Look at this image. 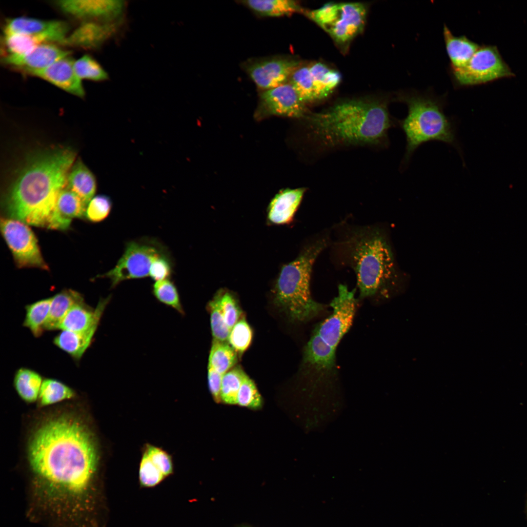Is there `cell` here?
I'll return each instance as SVG.
<instances>
[{
    "mask_svg": "<svg viewBox=\"0 0 527 527\" xmlns=\"http://www.w3.org/2000/svg\"><path fill=\"white\" fill-rule=\"evenodd\" d=\"M27 458L35 480L51 491L79 495L93 485L101 465L98 439L84 418L64 411L32 431Z\"/></svg>",
    "mask_w": 527,
    "mask_h": 527,
    "instance_id": "1",
    "label": "cell"
},
{
    "mask_svg": "<svg viewBox=\"0 0 527 527\" xmlns=\"http://www.w3.org/2000/svg\"><path fill=\"white\" fill-rule=\"evenodd\" d=\"M75 159L74 151L66 148L30 156L4 195L3 217L48 228Z\"/></svg>",
    "mask_w": 527,
    "mask_h": 527,
    "instance_id": "2",
    "label": "cell"
},
{
    "mask_svg": "<svg viewBox=\"0 0 527 527\" xmlns=\"http://www.w3.org/2000/svg\"><path fill=\"white\" fill-rule=\"evenodd\" d=\"M385 99L351 100L324 111L308 113L305 118L313 133L331 146L374 144L387 145L392 120Z\"/></svg>",
    "mask_w": 527,
    "mask_h": 527,
    "instance_id": "3",
    "label": "cell"
},
{
    "mask_svg": "<svg viewBox=\"0 0 527 527\" xmlns=\"http://www.w3.org/2000/svg\"><path fill=\"white\" fill-rule=\"evenodd\" d=\"M338 229L333 249L342 264L353 270L361 298L384 293L394 284L398 276L393 254L379 226L343 223Z\"/></svg>",
    "mask_w": 527,
    "mask_h": 527,
    "instance_id": "4",
    "label": "cell"
},
{
    "mask_svg": "<svg viewBox=\"0 0 527 527\" xmlns=\"http://www.w3.org/2000/svg\"><path fill=\"white\" fill-rule=\"evenodd\" d=\"M330 240L328 230L313 236L297 257L281 269L274 287L275 301L292 321L308 322L324 310L311 296L310 281L314 264Z\"/></svg>",
    "mask_w": 527,
    "mask_h": 527,
    "instance_id": "5",
    "label": "cell"
},
{
    "mask_svg": "<svg viewBox=\"0 0 527 527\" xmlns=\"http://www.w3.org/2000/svg\"><path fill=\"white\" fill-rule=\"evenodd\" d=\"M357 302L355 290L340 284L330 303L332 313L316 326L304 348L303 369L309 377L320 380L335 373L336 349L352 325Z\"/></svg>",
    "mask_w": 527,
    "mask_h": 527,
    "instance_id": "6",
    "label": "cell"
},
{
    "mask_svg": "<svg viewBox=\"0 0 527 527\" xmlns=\"http://www.w3.org/2000/svg\"><path fill=\"white\" fill-rule=\"evenodd\" d=\"M398 99L408 110L406 116L397 121L406 140L402 169L406 167L416 150L429 142H444L462 153L455 122L445 114L442 100L414 92L401 93Z\"/></svg>",
    "mask_w": 527,
    "mask_h": 527,
    "instance_id": "7",
    "label": "cell"
},
{
    "mask_svg": "<svg viewBox=\"0 0 527 527\" xmlns=\"http://www.w3.org/2000/svg\"><path fill=\"white\" fill-rule=\"evenodd\" d=\"M171 254L167 247L156 238L143 237L127 242L115 266L96 278H108L114 288L123 281L149 277L155 262Z\"/></svg>",
    "mask_w": 527,
    "mask_h": 527,
    "instance_id": "8",
    "label": "cell"
},
{
    "mask_svg": "<svg viewBox=\"0 0 527 527\" xmlns=\"http://www.w3.org/2000/svg\"><path fill=\"white\" fill-rule=\"evenodd\" d=\"M305 13L336 42L345 44L363 30L366 9L361 3H328Z\"/></svg>",
    "mask_w": 527,
    "mask_h": 527,
    "instance_id": "9",
    "label": "cell"
},
{
    "mask_svg": "<svg viewBox=\"0 0 527 527\" xmlns=\"http://www.w3.org/2000/svg\"><path fill=\"white\" fill-rule=\"evenodd\" d=\"M1 235L19 268H37L48 270L38 239L29 225L20 221L0 219Z\"/></svg>",
    "mask_w": 527,
    "mask_h": 527,
    "instance_id": "10",
    "label": "cell"
},
{
    "mask_svg": "<svg viewBox=\"0 0 527 527\" xmlns=\"http://www.w3.org/2000/svg\"><path fill=\"white\" fill-rule=\"evenodd\" d=\"M457 83L471 86L514 76L495 46L480 47L464 67L452 70Z\"/></svg>",
    "mask_w": 527,
    "mask_h": 527,
    "instance_id": "11",
    "label": "cell"
},
{
    "mask_svg": "<svg viewBox=\"0 0 527 527\" xmlns=\"http://www.w3.org/2000/svg\"><path fill=\"white\" fill-rule=\"evenodd\" d=\"M307 114L305 104L289 82L262 91L255 117L258 120L272 116L304 118Z\"/></svg>",
    "mask_w": 527,
    "mask_h": 527,
    "instance_id": "12",
    "label": "cell"
},
{
    "mask_svg": "<svg viewBox=\"0 0 527 527\" xmlns=\"http://www.w3.org/2000/svg\"><path fill=\"white\" fill-rule=\"evenodd\" d=\"M301 64L296 59L276 56L250 61L244 67L257 86L264 91L287 82Z\"/></svg>",
    "mask_w": 527,
    "mask_h": 527,
    "instance_id": "13",
    "label": "cell"
},
{
    "mask_svg": "<svg viewBox=\"0 0 527 527\" xmlns=\"http://www.w3.org/2000/svg\"><path fill=\"white\" fill-rule=\"evenodd\" d=\"M63 13L84 21H118L124 12L125 1L118 0H64L54 1Z\"/></svg>",
    "mask_w": 527,
    "mask_h": 527,
    "instance_id": "14",
    "label": "cell"
},
{
    "mask_svg": "<svg viewBox=\"0 0 527 527\" xmlns=\"http://www.w3.org/2000/svg\"><path fill=\"white\" fill-rule=\"evenodd\" d=\"M68 24L61 20H42L19 17L6 20L3 35L22 34L36 38L41 43L57 42L63 44L69 31Z\"/></svg>",
    "mask_w": 527,
    "mask_h": 527,
    "instance_id": "15",
    "label": "cell"
},
{
    "mask_svg": "<svg viewBox=\"0 0 527 527\" xmlns=\"http://www.w3.org/2000/svg\"><path fill=\"white\" fill-rule=\"evenodd\" d=\"M70 54L69 51L62 50L54 44L43 43L23 55H5L1 61L4 64L29 73L47 67Z\"/></svg>",
    "mask_w": 527,
    "mask_h": 527,
    "instance_id": "16",
    "label": "cell"
},
{
    "mask_svg": "<svg viewBox=\"0 0 527 527\" xmlns=\"http://www.w3.org/2000/svg\"><path fill=\"white\" fill-rule=\"evenodd\" d=\"M74 62L72 58L67 56L47 67L28 74L41 78L68 93L82 98L85 92L81 80L74 70Z\"/></svg>",
    "mask_w": 527,
    "mask_h": 527,
    "instance_id": "17",
    "label": "cell"
},
{
    "mask_svg": "<svg viewBox=\"0 0 527 527\" xmlns=\"http://www.w3.org/2000/svg\"><path fill=\"white\" fill-rule=\"evenodd\" d=\"M111 298L109 296L101 299L95 308L87 304L84 299L78 302L66 313L60 324L59 329L82 332L99 325Z\"/></svg>",
    "mask_w": 527,
    "mask_h": 527,
    "instance_id": "18",
    "label": "cell"
},
{
    "mask_svg": "<svg viewBox=\"0 0 527 527\" xmlns=\"http://www.w3.org/2000/svg\"><path fill=\"white\" fill-rule=\"evenodd\" d=\"M118 25V21L110 23L83 21L67 36L63 44L88 49L98 47L115 33Z\"/></svg>",
    "mask_w": 527,
    "mask_h": 527,
    "instance_id": "19",
    "label": "cell"
},
{
    "mask_svg": "<svg viewBox=\"0 0 527 527\" xmlns=\"http://www.w3.org/2000/svg\"><path fill=\"white\" fill-rule=\"evenodd\" d=\"M86 205L74 192L66 187L60 192L48 229L65 231L72 220L85 218Z\"/></svg>",
    "mask_w": 527,
    "mask_h": 527,
    "instance_id": "20",
    "label": "cell"
},
{
    "mask_svg": "<svg viewBox=\"0 0 527 527\" xmlns=\"http://www.w3.org/2000/svg\"><path fill=\"white\" fill-rule=\"evenodd\" d=\"M305 191L304 188H286L279 191L268 207L267 219L269 223L283 224L292 222Z\"/></svg>",
    "mask_w": 527,
    "mask_h": 527,
    "instance_id": "21",
    "label": "cell"
},
{
    "mask_svg": "<svg viewBox=\"0 0 527 527\" xmlns=\"http://www.w3.org/2000/svg\"><path fill=\"white\" fill-rule=\"evenodd\" d=\"M443 34L452 70L465 67L480 47L465 36H455L446 25Z\"/></svg>",
    "mask_w": 527,
    "mask_h": 527,
    "instance_id": "22",
    "label": "cell"
},
{
    "mask_svg": "<svg viewBox=\"0 0 527 527\" xmlns=\"http://www.w3.org/2000/svg\"><path fill=\"white\" fill-rule=\"evenodd\" d=\"M98 327L82 332L62 330L54 338L53 344L78 363L91 345Z\"/></svg>",
    "mask_w": 527,
    "mask_h": 527,
    "instance_id": "23",
    "label": "cell"
},
{
    "mask_svg": "<svg viewBox=\"0 0 527 527\" xmlns=\"http://www.w3.org/2000/svg\"><path fill=\"white\" fill-rule=\"evenodd\" d=\"M66 187L77 195L86 206L95 196L96 178L81 161H77L71 167L67 176Z\"/></svg>",
    "mask_w": 527,
    "mask_h": 527,
    "instance_id": "24",
    "label": "cell"
},
{
    "mask_svg": "<svg viewBox=\"0 0 527 527\" xmlns=\"http://www.w3.org/2000/svg\"><path fill=\"white\" fill-rule=\"evenodd\" d=\"M45 331L59 329L60 324L69 309L76 303L83 299L81 294L71 289H65L52 297Z\"/></svg>",
    "mask_w": 527,
    "mask_h": 527,
    "instance_id": "25",
    "label": "cell"
},
{
    "mask_svg": "<svg viewBox=\"0 0 527 527\" xmlns=\"http://www.w3.org/2000/svg\"><path fill=\"white\" fill-rule=\"evenodd\" d=\"M308 65L311 76L316 101L326 98L339 84L341 80L340 73L321 62Z\"/></svg>",
    "mask_w": 527,
    "mask_h": 527,
    "instance_id": "26",
    "label": "cell"
},
{
    "mask_svg": "<svg viewBox=\"0 0 527 527\" xmlns=\"http://www.w3.org/2000/svg\"><path fill=\"white\" fill-rule=\"evenodd\" d=\"M43 380L41 375L36 371L20 367L15 373L13 385L21 399L27 403H32L38 400Z\"/></svg>",
    "mask_w": 527,
    "mask_h": 527,
    "instance_id": "27",
    "label": "cell"
},
{
    "mask_svg": "<svg viewBox=\"0 0 527 527\" xmlns=\"http://www.w3.org/2000/svg\"><path fill=\"white\" fill-rule=\"evenodd\" d=\"M241 2L262 16L277 17L303 12L296 1L290 0H248Z\"/></svg>",
    "mask_w": 527,
    "mask_h": 527,
    "instance_id": "28",
    "label": "cell"
},
{
    "mask_svg": "<svg viewBox=\"0 0 527 527\" xmlns=\"http://www.w3.org/2000/svg\"><path fill=\"white\" fill-rule=\"evenodd\" d=\"M51 299V297L41 299L25 307L26 313L23 326L28 328L36 338L41 337L45 331Z\"/></svg>",
    "mask_w": 527,
    "mask_h": 527,
    "instance_id": "29",
    "label": "cell"
},
{
    "mask_svg": "<svg viewBox=\"0 0 527 527\" xmlns=\"http://www.w3.org/2000/svg\"><path fill=\"white\" fill-rule=\"evenodd\" d=\"M75 391L62 382L53 378L43 379L38 397L40 406H48L74 398Z\"/></svg>",
    "mask_w": 527,
    "mask_h": 527,
    "instance_id": "30",
    "label": "cell"
},
{
    "mask_svg": "<svg viewBox=\"0 0 527 527\" xmlns=\"http://www.w3.org/2000/svg\"><path fill=\"white\" fill-rule=\"evenodd\" d=\"M237 360L236 352L230 345L213 340L208 366L223 375L234 365Z\"/></svg>",
    "mask_w": 527,
    "mask_h": 527,
    "instance_id": "31",
    "label": "cell"
},
{
    "mask_svg": "<svg viewBox=\"0 0 527 527\" xmlns=\"http://www.w3.org/2000/svg\"><path fill=\"white\" fill-rule=\"evenodd\" d=\"M246 375L238 367L229 370L223 375L221 389V401L228 405L237 404L239 389Z\"/></svg>",
    "mask_w": 527,
    "mask_h": 527,
    "instance_id": "32",
    "label": "cell"
},
{
    "mask_svg": "<svg viewBox=\"0 0 527 527\" xmlns=\"http://www.w3.org/2000/svg\"><path fill=\"white\" fill-rule=\"evenodd\" d=\"M289 82L305 104L316 101L308 65L301 64L293 72Z\"/></svg>",
    "mask_w": 527,
    "mask_h": 527,
    "instance_id": "33",
    "label": "cell"
},
{
    "mask_svg": "<svg viewBox=\"0 0 527 527\" xmlns=\"http://www.w3.org/2000/svg\"><path fill=\"white\" fill-rule=\"evenodd\" d=\"M152 292L159 301L175 309L180 314H183L177 288L170 279L155 282L152 285Z\"/></svg>",
    "mask_w": 527,
    "mask_h": 527,
    "instance_id": "34",
    "label": "cell"
},
{
    "mask_svg": "<svg viewBox=\"0 0 527 527\" xmlns=\"http://www.w3.org/2000/svg\"><path fill=\"white\" fill-rule=\"evenodd\" d=\"M138 476L142 488L154 487L166 478L159 466L143 451H142Z\"/></svg>",
    "mask_w": 527,
    "mask_h": 527,
    "instance_id": "35",
    "label": "cell"
},
{
    "mask_svg": "<svg viewBox=\"0 0 527 527\" xmlns=\"http://www.w3.org/2000/svg\"><path fill=\"white\" fill-rule=\"evenodd\" d=\"M213 340L226 343L230 332L225 321L218 293L208 304Z\"/></svg>",
    "mask_w": 527,
    "mask_h": 527,
    "instance_id": "36",
    "label": "cell"
},
{
    "mask_svg": "<svg viewBox=\"0 0 527 527\" xmlns=\"http://www.w3.org/2000/svg\"><path fill=\"white\" fill-rule=\"evenodd\" d=\"M74 68L76 75L81 80L101 81L108 78L107 73L102 67L87 55L74 61Z\"/></svg>",
    "mask_w": 527,
    "mask_h": 527,
    "instance_id": "37",
    "label": "cell"
},
{
    "mask_svg": "<svg viewBox=\"0 0 527 527\" xmlns=\"http://www.w3.org/2000/svg\"><path fill=\"white\" fill-rule=\"evenodd\" d=\"M3 41L6 55H23L41 44L36 38L22 34L3 35Z\"/></svg>",
    "mask_w": 527,
    "mask_h": 527,
    "instance_id": "38",
    "label": "cell"
},
{
    "mask_svg": "<svg viewBox=\"0 0 527 527\" xmlns=\"http://www.w3.org/2000/svg\"><path fill=\"white\" fill-rule=\"evenodd\" d=\"M112 207L110 198L104 195L95 196L86 206L85 218L92 223H99L109 215Z\"/></svg>",
    "mask_w": 527,
    "mask_h": 527,
    "instance_id": "39",
    "label": "cell"
},
{
    "mask_svg": "<svg viewBox=\"0 0 527 527\" xmlns=\"http://www.w3.org/2000/svg\"><path fill=\"white\" fill-rule=\"evenodd\" d=\"M252 330L244 319L240 320L230 330L228 342L236 352H243L250 345Z\"/></svg>",
    "mask_w": 527,
    "mask_h": 527,
    "instance_id": "40",
    "label": "cell"
},
{
    "mask_svg": "<svg viewBox=\"0 0 527 527\" xmlns=\"http://www.w3.org/2000/svg\"><path fill=\"white\" fill-rule=\"evenodd\" d=\"M237 404L253 409L260 408L263 404L262 397L253 381L246 375L239 389Z\"/></svg>",
    "mask_w": 527,
    "mask_h": 527,
    "instance_id": "41",
    "label": "cell"
},
{
    "mask_svg": "<svg viewBox=\"0 0 527 527\" xmlns=\"http://www.w3.org/2000/svg\"><path fill=\"white\" fill-rule=\"evenodd\" d=\"M142 451L159 466L166 478L173 474L174 470L173 458L167 451L148 443L143 446Z\"/></svg>",
    "mask_w": 527,
    "mask_h": 527,
    "instance_id": "42",
    "label": "cell"
},
{
    "mask_svg": "<svg viewBox=\"0 0 527 527\" xmlns=\"http://www.w3.org/2000/svg\"><path fill=\"white\" fill-rule=\"evenodd\" d=\"M218 294L225 321L231 330L239 321L241 311L236 300L230 293L222 291L219 292Z\"/></svg>",
    "mask_w": 527,
    "mask_h": 527,
    "instance_id": "43",
    "label": "cell"
},
{
    "mask_svg": "<svg viewBox=\"0 0 527 527\" xmlns=\"http://www.w3.org/2000/svg\"><path fill=\"white\" fill-rule=\"evenodd\" d=\"M208 383L210 393L216 402L221 400V389L223 375L220 374L212 367L208 366Z\"/></svg>",
    "mask_w": 527,
    "mask_h": 527,
    "instance_id": "44",
    "label": "cell"
}]
</instances>
